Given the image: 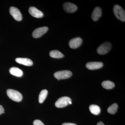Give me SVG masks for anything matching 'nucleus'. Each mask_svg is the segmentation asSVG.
Here are the masks:
<instances>
[{
	"instance_id": "9d476101",
	"label": "nucleus",
	"mask_w": 125,
	"mask_h": 125,
	"mask_svg": "<svg viewBox=\"0 0 125 125\" xmlns=\"http://www.w3.org/2000/svg\"><path fill=\"white\" fill-rule=\"evenodd\" d=\"M103 66L102 62H93L87 63L86 66L87 69L90 70L98 69L102 68Z\"/></svg>"
},
{
	"instance_id": "2eb2a0df",
	"label": "nucleus",
	"mask_w": 125,
	"mask_h": 125,
	"mask_svg": "<svg viewBox=\"0 0 125 125\" xmlns=\"http://www.w3.org/2000/svg\"><path fill=\"white\" fill-rule=\"evenodd\" d=\"M49 55L51 57L56 58H62L64 57V54L58 50H53L49 52Z\"/></svg>"
},
{
	"instance_id": "0eeeda50",
	"label": "nucleus",
	"mask_w": 125,
	"mask_h": 125,
	"mask_svg": "<svg viewBox=\"0 0 125 125\" xmlns=\"http://www.w3.org/2000/svg\"><path fill=\"white\" fill-rule=\"evenodd\" d=\"M48 30V28L47 27H40L36 29L33 32V37L35 38L40 37L43 34L46 33Z\"/></svg>"
},
{
	"instance_id": "423d86ee",
	"label": "nucleus",
	"mask_w": 125,
	"mask_h": 125,
	"mask_svg": "<svg viewBox=\"0 0 125 125\" xmlns=\"http://www.w3.org/2000/svg\"><path fill=\"white\" fill-rule=\"evenodd\" d=\"M10 13L14 19L17 21H21L22 19V15L19 10L16 7H11L10 9Z\"/></svg>"
},
{
	"instance_id": "f3484780",
	"label": "nucleus",
	"mask_w": 125,
	"mask_h": 125,
	"mask_svg": "<svg viewBox=\"0 0 125 125\" xmlns=\"http://www.w3.org/2000/svg\"><path fill=\"white\" fill-rule=\"evenodd\" d=\"M102 85L104 88L107 89H111L115 87L114 83L109 80L104 81L102 83Z\"/></svg>"
},
{
	"instance_id": "ddd939ff",
	"label": "nucleus",
	"mask_w": 125,
	"mask_h": 125,
	"mask_svg": "<svg viewBox=\"0 0 125 125\" xmlns=\"http://www.w3.org/2000/svg\"><path fill=\"white\" fill-rule=\"evenodd\" d=\"M16 62L27 66H32L33 64L32 61L29 58H17L15 59Z\"/></svg>"
},
{
	"instance_id": "4468645a",
	"label": "nucleus",
	"mask_w": 125,
	"mask_h": 125,
	"mask_svg": "<svg viewBox=\"0 0 125 125\" xmlns=\"http://www.w3.org/2000/svg\"><path fill=\"white\" fill-rule=\"evenodd\" d=\"M9 71L11 74L17 77H21L23 75L22 71L18 67H11Z\"/></svg>"
},
{
	"instance_id": "39448f33",
	"label": "nucleus",
	"mask_w": 125,
	"mask_h": 125,
	"mask_svg": "<svg viewBox=\"0 0 125 125\" xmlns=\"http://www.w3.org/2000/svg\"><path fill=\"white\" fill-rule=\"evenodd\" d=\"M71 101V99L68 97H62L58 99L56 102L55 105L57 107H65L69 104V102Z\"/></svg>"
},
{
	"instance_id": "6e6552de",
	"label": "nucleus",
	"mask_w": 125,
	"mask_h": 125,
	"mask_svg": "<svg viewBox=\"0 0 125 125\" xmlns=\"http://www.w3.org/2000/svg\"><path fill=\"white\" fill-rule=\"evenodd\" d=\"M83 40L81 38H75L71 39L69 42L70 47L72 49H76L80 46L83 42Z\"/></svg>"
},
{
	"instance_id": "dca6fc26",
	"label": "nucleus",
	"mask_w": 125,
	"mask_h": 125,
	"mask_svg": "<svg viewBox=\"0 0 125 125\" xmlns=\"http://www.w3.org/2000/svg\"><path fill=\"white\" fill-rule=\"evenodd\" d=\"M89 109L92 114L95 115H98L100 114L101 112V109L100 107L98 105H92L89 106Z\"/></svg>"
},
{
	"instance_id": "7ed1b4c3",
	"label": "nucleus",
	"mask_w": 125,
	"mask_h": 125,
	"mask_svg": "<svg viewBox=\"0 0 125 125\" xmlns=\"http://www.w3.org/2000/svg\"><path fill=\"white\" fill-rule=\"evenodd\" d=\"M72 75V72L69 70L58 71L56 72L54 74V77L58 79V80L68 79L71 77Z\"/></svg>"
},
{
	"instance_id": "b1692460",
	"label": "nucleus",
	"mask_w": 125,
	"mask_h": 125,
	"mask_svg": "<svg viewBox=\"0 0 125 125\" xmlns=\"http://www.w3.org/2000/svg\"><path fill=\"white\" fill-rule=\"evenodd\" d=\"M69 104H72L71 101H70V102H69Z\"/></svg>"
},
{
	"instance_id": "f257e3e1",
	"label": "nucleus",
	"mask_w": 125,
	"mask_h": 125,
	"mask_svg": "<svg viewBox=\"0 0 125 125\" xmlns=\"http://www.w3.org/2000/svg\"><path fill=\"white\" fill-rule=\"evenodd\" d=\"M7 94L10 99L15 102H21L22 99V94L19 92L15 90L7 89Z\"/></svg>"
},
{
	"instance_id": "aec40b11",
	"label": "nucleus",
	"mask_w": 125,
	"mask_h": 125,
	"mask_svg": "<svg viewBox=\"0 0 125 125\" xmlns=\"http://www.w3.org/2000/svg\"><path fill=\"white\" fill-rule=\"evenodd\" d=\"M33 124L34 125H45L42 122L39 120H36L34 121Z\"/></svg>"
},
{
	"instance_id": "f8f14e48",
	"label": "nucleus",
	"mask_w": 125,
	"mask_h": 125,
	"mask_svg": "<svg viewBox=\"0 0 125 125\" xmlns=\"http://www.w3.org/2000/svg\"><path fill=\"white\" fill-rule=\"evenodd\" d=\"M102 14V9L99 7H96L94 9L92 15L93 20L94 21H97L101 17Z\"/></svg>"
},
{
	"instance_id": "5701e85b",
	"label": "nucleus",
	"mask_w": 125,
	"mask_h": 125,
	"mask_svg": "<svg viewBox=\"0 0 125 125\" xmlns=\"http://www.w3.org/2000/svg\"><path fill=\"white\" fill-rule=\"evenodd\" d=\"M97 125H105L104 124V123H103L102 122L100 121L98 123H97Z\"/></svg>"
},
{
	"instance_id": "9b49d317",
	"label": "nucleus",
	"mask_w": 125,
	"mask_h": 125,
	"mask_svg": "<svg viewBox=\"0 0 125 125\" xmlns=\"http://www.w3.org/2000/svg\"><path fill=\"white\" fill-rule=\"evenodd\" d=\"M29 11L31 16L35 18H42L43 16L42 12L34 7H30Z\"/></svg>"
},
{
	"instance_id": "a211bd4d",
	"label": "nucleus",
	"mask_w": 125,
	"mask_h": 125,
	"mask_svg": "<svg viewBox=\"0 0 125 125\" xmlns=\"http://www.w3.org/2000/svg\"><path fill=\"white\" fill-rule=\"evenodd\" d=\"M48 92L46 89L43 90L40 92L39 96V102L40 103H42L47 96Z\"/></svg>"
},
{
	"instance_id": "6ab92c4d",
	"label": "nucleus",
	"mask_w": 125,
	"mask_h": 125,
	"mask_svg": "<svg viewBox=\"0 0 125 125\" xmlns=\"http://www.w3.org/2000/svg\"><path fill=\"white\" fill-rule=\"evenodd\" d=\"M118 107V105L117 104H113L108 108L107 111L111 114H115L117 111Z\"/></svg>"
},
{
	"instance_id": "f03ea898",
	"label": "nucleus",
	"mask_w": 125,
	"mask_h": 125,
	"mask_svg": "<svg viewBox=\"0 0 125 125\" xmlns=\"http://www.w3.org/2000/svg\"><path fill=\"white\" fill-rule=\"evenodd\" d=\"M113 11L115 16L119 20L125 22V12L124 9L118 5H115L113 7Z\"/></svg>"
},
{
	"instance_id": "412c9836",
	"label": "nucleus",
	"mask_w": 125,
	"mask_h": 125,
	"mask_svg": "<svg viewBox=\"0 0 125 125\" xmlns=\"http://www.w3.org/2000/svg\"><path fill=\"white\" fill-rule=\"evenodd\" d=\"M4 113V109L3 106L0 105V115L2 114V113Z\"/></svg>"
},
{
	"instance_id": "20e7f679",
	"label": "nucleus",
	"mask_w": 125,
	"mask_h": 125,
	"mask_svg": "<svg viewBox=\"0 0 125 125\" xmlns=\"http://www.w3.org/2000/svg\"><path fill=\"white\" fill-rule=\"evenodd\" d=\"M112 47L111 43L108 42H104L98 48L97 52L100 55H104L110 51Z\"/></svg>"
},
{
	"instance_id": "4be33fe9",
	"label": "nucleus",
	"mask_w": 125,
	"mask_h": 125,
	"mask_svg": "<svg viewBox=\"0 0 125 125\" xmlns=\"http://www.w3.org/2000/svg\"><path fill=\"white\" fill-rule=\"evenodd\" d=\"M62 125H77L73 123H63Z\"/></svg>"
},
{
	"instance_id": "1a4fd4ad",
	"label": "nucleus",
	"mask_w": 125,
	"mask_h": 125,
	"mask_svg": "<svg viewBox=\"0 0 125 125\" xmlns=\"http://www.w3.org/2000/svg\"><path fill=\"white\" fill-rule=\"evenodd\" d=\"M63 7L64 10L67 13H74L78 9V7L76 5L70 2H66L64 3Z\"/></svg>"
}]
</instances>
